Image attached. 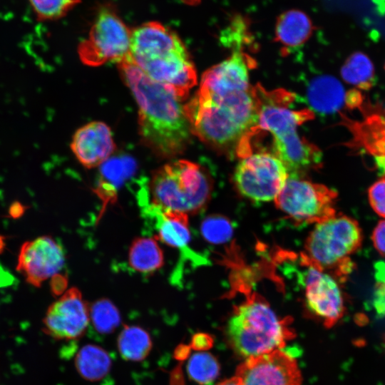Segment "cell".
<instances>
[{
  "label": "cell",
  "instance_id": "83f0119b",
  "mask_svg": "<svg viewBox=\"0 0 385 385\" xmlns=\"http://www.w3.org/2000/svg\"><path fill=\"white\" fill-rule=\"evenodd\" d=\"M371 238L376 250L380 255L385 257V220L378 222L373 231Z\"/></svg>",
  "mask_w": 385,
  "mask_h": 385
},
{
  "label": "cell",
  "instance_id": "f1b7e54d",
  "mask_svg": "<svg viewBox=\"0 0 385 385\" xmlns=\"http://www.w3.org/2000/svg\"><path fill=\"white\" fill-rule=\"evenodd\" d=\"M212 339L205 334H197L193 336L191 341V347L197 350H205L211 346Z\"/></svg>",
  "mask_w": 385,
  "mask_h": 385
},
{
  "label": "cell",
  "instance_id": "2e32d148",
  "mask_svg": "<svg viewBox=\"0 0 385 385\" xmlns=\"http://www.w3.org/2000/svg\"><path fill=\"white\" fill-rule=\"evenodd\" d=\"M154 207L157 209V215L158 217V230L155 239L170 247L180 250L185 257L194 262L195 265H203L208 264L206 257L189 247L190 232L188 214L176 210Z\"/></svg>",
  "mask_w": 385,
  "mask_h": 385
},
{
  "label": "cell",
  "instance_id": "d6a6232c",
  "mask_svg": "<svg viewBox=\"0 0 385 385\" xmlns=\"http://www.w3.org/2000/svg\"><path fill=\"white\" fill-rule=\"evenodd\" d=\"M184 4L190 6H196L201 2V0H181Z\"/></svg>",
  "mask_w": 385,
  "mask_h": 385
},
{
  "label": "cell",
  "instance_id": "8992f818",
  "mask_svg": "<svg viewBox=\"0 0 385 385\" xmlns=\"http://www.w3.org/2000/svg\"><path fill=\"white\" fill-rule=\"evenodd\" d=\"M149 189L152 206L193 214L208 202L212 182L200 165L180 159L154 170Z\"/></svg>",
  "mask_w": 385,
  "mask_h": 385
},
{
  "label": "cell",
  "instance_id": "8fae6325",
  "mask_svg": "<svg viewBox=\"0 0 385 385\" xmlns=\"http://www.w3.org/2000/svg\"><path fill=\"white\" fill-rule=\"evenodd\" d=\"M305 267L300 274L307 309L327 328L335 325L345 313L343 294L334 277L312 263L303 253Z\"/></svg>",
  "mask_w": 385,
  "mask_h": 385
},
{
  "label": "cell",
  "instance_id": "3957f363",
  "mask_svg": "<svg viewBox=\"0 0 385 385\" xmlns=\"http://www.w3.org/2000/svg\"><path fill=\"white\" fill-rule=\"evenodd\" d=\"M258 104V120L252 133L270 132L274 154L284 164L289 175L301 176L322 165V150L301 137L297 128L312 120L308 108L294 109V95L284 89L267 91L260 85L254 87Z\"/></svg>",
  "mask_w": 385,
  "mask_h": 385
},
{
  "label": "cell",
  "instance_id": "f546056e",
  "mask_svg": "<svg viewBox=\"0 0 385 385\" xmlns=\"http://www.w3.org/2000/svg\"><path fill=\"white\" fill-rule=\"evenodd\" d=\"M189 354V349L185 345L178 346L174 351V357L178 360L185 359Z\"/></svg>",
  "mask_w": 385,
  "mask_h": 385
},
{
  "label": "cell",
  "instance_id": "e0dca14e",
  "mask_svg": "<svg viewBox=\"0 0 385 385\" xmlns=\"http://www.w3.org/2000/svg\"><path fill=\"white\" fill-rule=\"evenodd\" d=\"M306 93L312 110L322 114L334 113L346 103V93L342 83L330 75L312 78Z\"/></svg>",
  "mask_w": 385,
  "mask_h": 385
},
{
  "label": "cell",
  "instance_id": "d6986e66",
  "mask_svg": "<svg viewBox=\"0 0 385 385\" xmlns=\"http://www.w3.org/2000/svg\"><path fill=\"white\" fill-rule=\"evenodd\" d=\"M74 363L78 373L83 379L97 381L109 373L112 361L108 353L102 347L86 344L78 351Z\"/></svg>",
  "mask_w": 385,
  "mask_h": 385
},
{
  "label": "cell",
  "instance_id": "ba28073f",
  "mask_svg": "<svg viewBox=\"0 0 385 385\" xmlns=\"http://www.w3.org/2000/svg\"><path fill=\"white\" fill-rule=\"evenodd\" d=\"M132 29L123 21L115 8L102 5L98 10L88 37L78 46L82 63L98 66L112 62L118 64L129 55Z\"/></svg>",
  "mask_w": 385,
  "mask_h": 385
},
{
  "label": "cell",
  "instance_id": "4fadbf2b",
  "mask_svg": "<svg viewBox=\"0 0 385 385\" xmlns=\"http://www.w3.org/2000/svg\"><path fill=\"white\" fill-rule=\"evenodd\" d=\"M90 321V307L80 290L71 287L49 306L43 330L55 339H78L85 334Z\"/></svg>",
  "mask_w": 385,
  "mask_h": 385
},
{
  "label": "cell",
  "instance_id": "9c48e42d",
  "mask_svg": "<svg viewBox=\"0 0 385 385\" xmlns=\"http://www.w3.org/2000/svg\"><path fill=\"white\" fill-rule=\"evenodd\" d=\"M337 197L336 191L326 185L289 175L274 200L296 224L317 225L337 215Z\"/></svg>",
  "mask_w": 385,
  "mask_h": 385
},
{
  "label": "cell",
  "instance_id": "603a6c76",
  "mask_svg": "<svg viewBox=\"0 0 385 385\" xmlns=\"http://www.w3.org/2000/svg\"><path fill=\"white\" fill-rule=\"evenodd\" d=\"M90 318L100 334L113 332L120 324V314L115 304L108 299L96 301L90 307Z\"/></svg>",
  "mask_w": 385,
  "mask_h": 385
},
{
  "label": "cell",
  "instance_id": "5bb4252c",
  "mask_svg": "<svg viewBox=\"0 0 385 385\" xmlns=\"http://www.w3.org/2000/svg\"><path fill=\"white\" fill-rule=\"evenodd\" d=\"M62 247L51 237L41 236L25 242L21 247L16 270L30 284L39 287L63 267Z\"/></svg>",
  "mask_w": 385,
  "mask_h": 385
},
{
  "label": "cell",
  "instance_id": "52a82bcc",
  "mask_svg": "<svg viewBox=\"0 0 385 385\" xmlns=\"http://www.w3.org/2000/svg\"><path fill=\"white\" fill-rule=\"evenodd\" d=\"M362 234L357 222L346 215H336L316 225L309 235L303 253L336 279H344L353 263L350 255L361 246Z\"/></svg>",
  "mask_w": 385,
  "mask_h": 385
},
{
  "label": "cell",
  "instance_id": "30bf717a",
  "mask_svg": "<svg viewBox=\"0 0 385 385\" xmlns=\"http://www.w3.org/2000/svg\"><path fill=\"white\" fill-rule=\"evenodd\" d=\"M241 158L233 176L238 192L255 202L274 200L289 176L282 161L268 152L251 153Z\"/></svg>",
  "mask_w": 385,
  "mask_h": 385
},
{
  "label": "cell",
  "instance_id": "d4e9b609",
  "mask_svg": "<svg viewBox=\"0 0 385 385\" xmlns=\"http://www.w3.org/2000/svg\"><path fill=\"white\" fill-rule=\"evenodd\" d=\"M38 21H53L67 15L81 0H29Z\"/></svg>",
  "mask_w": 385,
  "mask_h": 385
},
{
  "label": "cell",
  "instance_id": "7402d4cb",
  "mask_svg": "<svg viewBox=\"0 0 385 385\" xmlns=\"http://www.w3.org/2000/svg\"><path fill=\"white\" fill-rule=\"evenodd\" d=\"M340 74L347 83L368 90L374 85V66L365 53L356 51L351 54L341 68Z\"/></svg>",
  "mask_w": 385,
  "mask_h": 385
},
{
  "label": "cell",
  "instance_id": "277c9868",
  "mask_svg": "<svg viewBox=\"0 0 385 385\" xmlns=\"http://www.w3.org/2000/svg\"><path fill=\"white\" fill-rule=\"evenodd\" d=\"M131 61L150 79L185 99L197 83V74L185 46L170 27L156 21L132 29Z\"/></svg>",
  "mask_w": 385,
  "mask_h": 385
},
{
  "label": "cell",
  "instance_id": "4316f807",
  "mask_svg": "<svg viewBox=\"0 0 385 385\" xmlns=\"http://www.w3.org/2000/svg\"><path fill=\"white\" fill-rule=\"evenodd\" d=\"M368 197L374 212L385 218V175L370 186Z\"/></svg>",
  "mask_w": 385,
  "mask_h": 385
},
{
  "label": "cell",
  "instance_id": "ac0fdd59",
  "mask_svg": "<svg viewBox=\"0 0 385 385\" xmlns=\"http://www.w3.org/2000/svg\"><path fill=\"white\" fill-rule=\"evenodd\" d=\"M314 29L309 17L297 9L280 14L275 26V39L284 48L292 49L304 44Z\"/></svg>",
  "mask_w": 385,
  "mask_h": 385
},
{
  "label": "cell",
  "instance_id": "484cf974",
  "mask_svg": "<svg viewBox=\"0 0 385 385\" xmlns=\"http://www.w3.org/2000/svg\"><path fill=\"white\" fill-rule=\"evenodd\" d=\"M201 233L210 243L220 245L231 240L233 227L231 222L222 215H213L207 217L202 222Z\"/></svg>",
  "mask_w": 385,
  "mask_h": 385
},
{
  "label": "cell",
  "instance_id": "1f68e13d",
  "mask_svg": "<svg viewBox=\"0 0 385 385\" xmlns=\"http://www.w3.org/2000/svg\"><path fill=\"white\" fill-rule=\"evenodd\" d=\"M376 163L378 168L385 174V156H379L376 158Z\"/></svg>",
  "mask_w": 385,
  "mask_h": 385
},
{
  "label": "cell",
  "instance_id": "5b68a950",
  "mask_svg": "<svg viewBox=\"0 0 385 385\" xmlns=\"http://www.w3.org/2000/svg\"><path fill=\"white\" fill-rule=\"evenodd\" d=\"M226 335L233 350L245 359L282 349L286 341L294 337L288 321L279 319L256 294L235 307Z\"/></svg>",
  "mask_w": 385,
  "mask_h": 385
},
{
  "label": "cell",
  "instance_id": "7c38bea8",
  "mask_svg": "<svg viewBox=\"0 0 385 385\" xmlns=\"http://www.w3.org/2000/svg\"><path fill=\"white\" fill-rule=\"evenodd\" d=\"M240 385H302L297 362L282 349L247 358L235 375Z\"/></svg>",
  "mask_w": 385,
  "mask_h": 385
},
{
  "label": "cell",
  "instance_id": "44dd1931",
  "mask_svg": "<svg viewBox=\"0 0 385 385\" xmlns=\"http://www.w3.org/2000/svg\"><path fill=\"white\" fill-rule=\"evenodd\" d=\"M152 346L149 333L139 326L125 325L118 337V351L126 361H143L150 354Z\"/></svg>",
  "mask_w": 385,
  "mask_h": 385
},
{
  "label": "cell",
  "instance_id": "9a60e30c",
  "mask_svg": "<svg viewBox=\"0 0 385 385\" xmlns=\"http://www.w3.org/2000/svg\"><path fill=\"white\" fill-rule=\"evenodd\" d=\"M111 128L101 121H92L74 133L71 148L86 168H93L109 160L115 150Z\"/></svg>",
  "mask_w": 385,
  "mask_h": 385
},
{
  "label": "cell",
  "instance_id": "cb8c5ba5",
  "mask_svg": "<svg viewBox=\"0 0 385 385\" xmlns=\"http://www.w3.org/2000/svg\"><path fill=\"white\" fill-rule=\"evenodd\" d=\"M190 378L200 385H209L217 377L220 365L216 358L207 352L192 355L187 364Z\"/></svg>",
  "mask_w": 385,
  "mask_h": 385
},
{
  "label": "cell",
  "instance_id": "4dcf8cb0",
  "mask_svg": "<svg viewBox=\"0 0 385 385\" xmlns=\"http://www.w3.org/2000/svg\"><path fill=\"white\" fill-rule=\"evenodd\" d=\"M217 385H240L238 378L235 376L230 379L221 381Z\"/></svg>",
  "mask_w": 385,
  "mask_h": 385
},
{
  "label": "cell",
  "instance_id": "ffe728a7",
  "mask_svg": "<svg viewBox=\"0 0 385 385\" xmlns=\"http://www.w3.org/2000/svg\"><path fill=\"white\" fill-rule=\"evenodd\" d=\"M128 262L135 271L143 274H151L159 270L163 265L164 257L157 240L135 238L129 248Z\"/></svg>",
  "mask_w": 385,
  "mask_h": 385
},
{
  "label": "cell",
  "instance_id": "7a4b0ae2",
  "mask_svg": "<svg viewBox=\"0 0 385 385\" xmlns=\"http://www.w3.org/2000/svg\"><path fill=\"white\" fill-rule=\"evenodd\" d=\"M184 109L191 133L217 148H237L258 120L254 87L200 86Z\"/></svg>",
  "mask_w": 385,
  "mask_h": 385
},
{
  "label": "cell",
  "instance_id": "6da1fadb",
  "mask_svg": "<svg viewBox=\"0 0 385 385\" xmlns=\"http://www.w3.org/2000/svg\"><path fill=\"white\" fill-rule=\"evenodd\" d=\"M123 82L138 108V130L143 143L158 157L181 154L192 134L183 99L172 89L146 76L128 56L118 64Z\"/></svg>",
  "mask_w": 385,
  "mask_h": 385
}]
</instances>
